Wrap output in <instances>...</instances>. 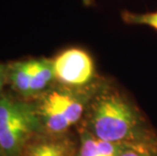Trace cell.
<instances>
[{
    "label": "cell",
    "instance_id": "6da1fadb",
    "mask_svg": "<svg viewBox=\"0 0 157 156\" xmlns=\"http://www.w3.org/2000/svg\"><path fill=\"white\" fill-rule=\"evenodd\" d=\"M89 129L96 139L108 142H152L143 132L138 112L115 90H105L95 97L89 117Z\"/></svg>",
    "mask_w": 157,
    "mask_h": 156
},
{
    "label": "cell",
    "instance_id": "7a4b0ae2",
    "mask_svg": "<svg viewBox=\"0 0 157 156\" xmlns=\"http://www.w3.org/2000/svg\"><path fill=\"white\" fill-rule=\"evenodd\" d=\"M43 130L36 105L0 94V151L2 156H21L29 141Z\"/></svg>",
    "mask_w": 157,
    "mask_h": 156
},
{
    "label": "cell",
    "instance_id": "3957f363",
    "mask_svg": "<svg viewBox=\"0 0 157 156\" xmlns=\"http://www.w3.org/2000/svg\"><path fill=\"white\" fill-rule=\"evenodd\" d=\"M36 105L43 130L51 135H61L76 124L83 115L84 105L71 88L49 89L40 95Z\"/></svg>",
    "mask_w": 157,
    "mask_h": 156
},
{
    "label": "cell",
    "instance_id": "277c9868",
    "mask_svg": "<svg viewBox=\"0 0 157 156\" xmlns=\"http://www.w3.org/2000/svg\"><path fill=\"white\" fill-rule=\"evenodd\" d=\"M55 80L67 88H80L91 83L95 66L91 56L79 48H69L53 59Z\"/></svg>",
    "mask_w": 157,
    "mask_h": 156
},
{
    "label": "cell",
    "instance_id": "5b68a950",
    "mask_svg": "<svg viewBox=\"0 0 157 156\" xmlns=\"http://www.w3.org/2000/svg\"><path fill=\"white\" fill-rule=\"evenodd\" d=\"M21 156H75V146L67 137L50 135L29 143Z\"/></svg>",
    "mask_w": 157,
    "mask_h": 156
},
{
    "label": "cell",
    "instance_id": "8992f818",
    "mask_svg": "<svg viewBox=\"0 0 157 156\" xmlns=\"http://www.w3.org/2000/svg\"><path fill=\"white\" fill-rule=\"evenodd\" d=\"M35 59L16 61L7 65V82L22 97H29V89Z\"/></svg>",
    "mask_w": 157,
    "mask_h": 156
},
{
    "label": "cell",
    "instance_id": "52a82bcc",
    "mask_svg": "<svg viewBox=\"0 0 157 156\" xmlns=\"http://www.w3.org/2000/svg\"><path fill=\"white\" fill-rule=\"evenodd\" d=\"M55 80L53 59L40 58L35 59L33 70L29 97L40 96L50 89V86Z\"/></svg>",
    "mask_w": 157,
    "mask_h": 156
},
{
    "label": "cell",
    "instance_id": "ba28073f",
    "mask_svg": "<svg viewBox=\"0 0 157 156\" xmlns=\"http://www.w3.org/2000/svg\"><path fill=\"white\" fill-rule=\"evenodd\" d=\"M122 19L126 24L147 25L157 31V11L147 13H136L124 10L121 13Z\"/></svg>",
    "mask_w": 157,
    "mask_h": 156
},
{
    "label": "cell",
    "instance_id": "9c48e42d",
    "mask_svg": "<svg viewBox=\"0 0 157 156\" xmlns=\"http://www.w3.org/2000/svg\"><path fill=\"white\" fill-rule=\"evenodd\" d=\"M120 156H157V148L152 142L129 143Z\"/></svg>",
    "mask_w": 157,
    "mask_h": 156
},
{
    "label": "cell",
    "instance_id": "30bf717a",
    "mask_svg": "<svg viewBox=\"0 0 157 156\" xmlns=\"http://www.w3.org/2000/svg\"><path fill=\"white\" fill-rule=\"evenodd\" d=\"M77 156H98L96 138L88 130L81 133Z\"/></svg>",
    "mask_w": 157,
    "mask_h": 156
},
{
    "label": "cell",
    "instance_id": "8fae6325",
    "mask_svg": "<svg viewBox=\"0 0 157 156\" xmlns=\"http://www.w3.org/2000/svg\"><path fill=\"white\" fill-rule=\"evenodd\" d=\"M6 82H7V65L0 63V93Z\"/></svg>",
    "mask_w": 157,
    "mask_h": 156
},
{
    "label": "cell",
    "instance_id": "7c38bea8",
    "mask_svg": "<svg viewBox=\"0 0 157 156\" xmlns=\"http://www.w3.org/2000/svg\"><path fill=\"white\" fill-rule=\"evenodd\" d=\"M82 2L86 6H91L94 4V0H82Z\"/></svg>",
    "mask_w": 157,
    "mask_h": 156
},
{
    "label": "cell",
    "instance_id": "4fadbf2b",
    "mask_svg": "<svg viewBox=\"0 0 157 156\" xmlns=\"http://www.w3.org/2000/svg\"><path fill=\"white\" fill-rule=\"evenodd\" d=\"M0 156H2V155H1V151H0Z\"/></svg>",
    "mask_w": 157,
    "mask_h": 156
}]
</instances>
